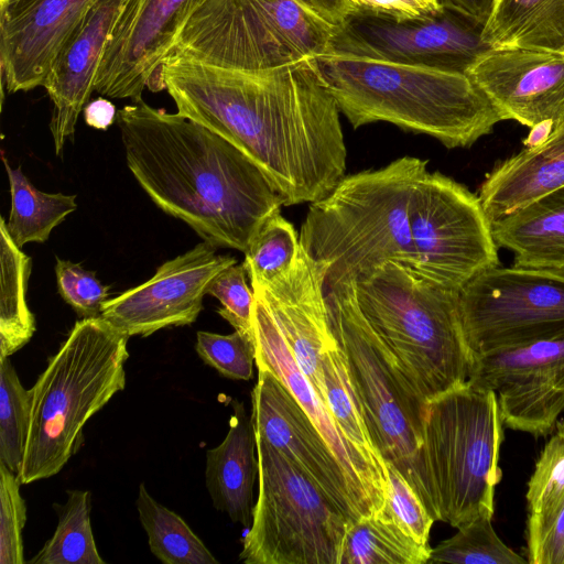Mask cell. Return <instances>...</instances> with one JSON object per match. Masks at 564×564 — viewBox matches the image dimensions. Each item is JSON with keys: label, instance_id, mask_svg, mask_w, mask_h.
I'll use <instances>...</instances> for the list:
<instances>
[{"label": "cell", "instance_id": "6da1fadb", "mask_svg": "<svg viewBox=\"0 0 564 564\" xmlns=\"http://www.w3.org/2000/svg\"><path fill=\"white\" fill-rule=\"evenodd\" d=\"M162 89L177 113L256 163L284 206L323 198L345 176L340 111L314 57L263 72L169 59L159 73Z\"/></svg>", "mask_w": 564, "mask_h": 564}, {"label": "cell", "instance_id": "7a4b0ae2", "mask_svg": "<svg viewBox=\"0 0 564 564\" xmlns=\"http://www.w3.org/2000/svg\"><path fill=\"white\" fill-rule=\"evenodd\" d=\"M116 121L141 188L204 241L245 253L284 206L258 165L204 126L143 100L118 110Z\"/></svg>", "mask_w": 564, "mask_h": 564}, {"label": "cell", "instance_id": "3957f363", "mask_svg": "<svg viewBox=\"0 0 564 564\" xmlns=\"http://www.w3.org/2000/svg\"><path fill=\"white\" fill-rule=\"evenodd\" d=\"M314 59L355 129L388 122L456 149L473 145L503 120L464 74L332 53Z\"/></svg>", "mask_w": 564, "mask_h": 564}, {"label": "cell", "instance_id": "277c9868", "mask_svg": "<svg viewBox=\"0 0 564 564\" xmlns=\"http://www.w3.org/2000/svg\"><path fill=\"white\" fill-rule=\"evenodd\" d=\"M352 282L361 313L423 404L470 380L477 358L464 329L458 290L394 262Z\"/></svg>", "mask_w": 564, "mask_h": 564}, {"label": "cell", "instance_id": "5b68a950", "mask_svg": "<svg viewBox=\"0 0 564 564\" xmlns=\"http://www.w3.org/2000/svg\"><path fill=\"white\" fill-rule=\"evenodd\" d=\"M427 172L426 160L405 155L344 176L311 203L300 246L326 268L325 284L356 280L390 262L414 268L409 208Z\"/></svg>", "mask_w": 564, "mask_h": 564}, {"label": "cell", "instance_id": "8992f818", "mask_svg": "<svg viewBox=\"0 0 564 564\" xmlns=\"http://www.w3.org/2000/svg\"><path fill=\"white\" fill-rule=\"evenodd\" d=\"M503 429L496 393L471 381L425 403L411 486L435 521L494 518Z\"/></svg>", "mask_w": 564, "mask_h": 564}, {"label": "cell", "instance_id": "52a82bcc", "mask_svg": "<svg viewBox=\"0 0 564 564\" xmlns=\"http://www.w3.org/2000/svg\"><path fill=\"white\" fill-rule=\"evenodd\" d=\"M128 339L101 316L75 323L30 389L21 484L56 475L78 452L84 425L124 389Z\"/></svg>", "mask_w": 564, "mask_h": 564}, {"label": "cell", "instance_id": "ba28073f", "mask_svg": "<svg viewBox=\"0 0 564 564\" xmlns=\"http://www.w3.org/2000/svg\"><path fill=\"white\" fill-rule=\"evenodd\" d=\"M335 26L300 0H204L165 61L263 72L328 53Z\"/></svg>", "mask_w": 564, "mask_h": 564}, {"label": "cell", "instance_id": "9c48e42d", "mask_svg": "<svg viewBox=\"0 0 564 564\" xmlns=\"http://www.w3.org/2000/svg\"><path fill=\"white\" fill-rule=\"evenodd\" d=\"M258 498L240 561L341 564L348 524L323 491L256 434Z\"/></svg>", "mask_w": 564, "mask_h": 564}, {"label": "cell", "instance_id": "30bf717a", "mask_svg": "<svg viewBox=\"0 0 564 564\" xmlns=\"http://www.w3.org/2000/svg\"><path fill=\"white\" fill-rule=\"evenodd\" d=\"M330 330L346 358L365 419L386 463L411 485L423 404L395 371L356 300L352 280L325 284Z\"/></svg>", "mask_w": 564, "mask_h": 564}, {"label": "cell", "instance_id": "8fae6325", "mask_svg": "<svg viewBox=\"0 0 564 564\" xmlns=\"http://www.w3.org/2000/svg\"><path fill=\"white\" fill-rule=\"evenodd\" d=\"M415 251L413 270L459 290L484 270L499 265L498 247L478 195L453 178L427 172L409 208Z\"/></svg>", "mask_w": 564, "mask_h": 564}, {"label": "cell", "instance_id": "7c38bea8", "mask_svg": "<svg viewBox=\"0 0 564 564\" xmlns=\"http://www.w3.org/2000/svg\"><path fill=\"white\" fill-rule=\"evenodd\" d=\"M458 296L476 358L564 333V272L497 265L475 275Z\"/></svg>", "mask_w": 564, "mask_h": 564}, {"label": "cell", "instance_id": "4fadbf2b", "mask_svg": "<svg viewBox=\"0 0 564 564\" xmlns=\"http://www.w3.org/2000/svg\"><path fill=\"white\" fill-rule=\"evenodd\" d=\"M484 30L447 1L440 12L411 20L349 12L335 26L328 53L467 75L495 50Z\"/></svg>", "mask_w": 564, "mask_h": 564}, {"label": "cell", "instance_id": "5bb4252c", "mask_svg": "<svg viewBox=\"0 0 564 564\" xmlns=\"http://www.w3.org/2000/svg\"><path fill=\"white\" fill-rule=\"evenodd\" d=\"M469 381L496 393L505 427L552 434L564 411V333L477 356Z\"/></svg>", "mask_w": 564, "mask_h": 564}, {"label": "cell", "instance_id": "9a60e30c", "mask_svg": "<svg viewBox=\"0 0 564 564\" xmlns=\"http://www.w3.org/2000/svg\"><path fill=\"white\" fill-rule=\"evenodd\" d=\"M204 0H128L106 45L95 91L142 100L158 91L160 69L192 13Z\"/></svg>", "mask_w": 564, "mask_h": 564}, {"label": "cell", "instance_id": "2e32d148", "mask_svg": "<svg viewBox=\"0 0 564 564\" xmlns=\"http://www.w3.org/2000/svg\"><path fill=\"white\" fill-rule=\"evenodd\" d=\"M251 392L254 433L294 464L350 520L371 516L336 456L285 386L257 366Z\"/></svg>", "mask_w": 564, "mask_h": 564}, {"label": "cell", "instance_id": "e0dca14e", "mask_svg": "<svg viewBox=\"0 0 564 564\" xmlns=\"http://www.w3.org/2000/svg\"><path fill=\"white\" fill-rule=\"evenodd\" d=\"M217 248L204 241L164 262L147 282L107 300L100 316L129 337L194 323L210 282L237 263L235 257L217 254Z\"/></svg>", "mask_w": 564, "mask_h": 564}, {"label": "cell", "instance_id": "ac0fdd59", "mask_svg": "<svg viewBox=\"0 0 564 564\" xmlns=\"http://www.w3.org/2000/svg\"><path fill=\"white\" fill-rule=\"evenodd\" d=\"M503 120L531 129L525 147L564 121V52L495 48L467 73Z\"/></svg>", "mask_w": 564, "mask_h": 564}, {"label": "cell", "instance_id": "d6986e66", "mask_svg": "<svg viewBox=\"0 0 564 564\" xmlns=\"http://www.w3.org/2000/svg\"><path fill=\"white\" fill-rule=\"evenodd\" d=\"M253 296L256 366L270 370L292 393L326 441L370 514L379 513L387 503L388 478L373 468L343 434L328 406L297 366L268 306L254 291Z\"/></svg>", "mask_w": 564, "mask_h": 564}, {"label": "cell", "instance_id": "ffe728a7", "mask_svg": "<svg viewBox=\"0 0 564 564\" xmlns=\"http://www.w3.org/2000/svg\"><path fill=\"white\" fill-rule=\"evenodd\" d=\"M96 0H0V65L8 93L43 86L59 50Z\"/></svg>", "mask_w": 564, "mask_h": 564}, {"label": "cell", "instance_id": "44dd1931", "mask_svg": "<svg viewBox=\"0 0 564 564\" xmlns=\"http://www.w3.org/2000/svg\"><path fill=\"white\" fill-rule=\"evenodd\" d=\"M325 278L326 268L300 246L289 272L269 284L251 283V289L268 306L297 366L326 403L322 362L334 335L327 316Z\"/></svg>", "mask_w": 564, "mask_h": 564}, {"label": "cell", "instance_id": "7402d4cb", "mask_svg": "<svg viewBox=\"0 0 564 564\" xmlns=\"http://www.w3.org/2000/svg\"><path fill=\"white\" fill-rule=\"evenodd\" d=\"M128 0H96L56 55L43 84L53 104L50 130L56 155L73 138L95 91L106 45Z\"/></svg>", "mask_w": 564, "mask_h": 564}, {"label": "cell", "instance_id": "603a6c76", "mask_svg": "<svg viewBox=\"0 0 564 564\" xmlns=\"http://www.w3.org/2000/svg\"><path fill=\"white\" fill-rule=\"evenodd\" d=\"M564 186V121L541 142L497 163L478 197L489 221Z\"/></svg>", "mask_w": 564, "mask_h": 564}, {"label": "cell", "instance_id": "cb8c5ba5", "mask_svg": "<svg viewBox=\"0 0 564 564\" xmlns=\"http://www.w3.org/2000/svg\"><path fill=\"white\" fill-rule=\"evenodd\" d=\"M256 478L258 457L252 419L243 403L235 400L226 437L206 453L205 479L213 506L232 522L250 528Z\"/></svg>", "mask_w": 564, "mask_h": 564}, {"label": "cell", "instance_id": "d4e9b609", "mask_svg": "<svg viewBox=\"0 0 564 564\" xmlns=\"http://www.w3.org/2000/svg\"><path fill=\"white\" fill-rule=\"evenodd\" d=\"M497 247L513 265L564 272V186L490 223Z\"/></svg>", "mask_w": 564, "mask_h": 564}, {"label": "cell", "instance_id": "484cf974", "mask_svg": "<svg viewBox=\"0 0 564 564\" xmlns=\"http://www.w3.org/2000/svg\"><path fill=\"white\" fill-rule=\"evenodd\" d=\"M484 36L494 48L564 52V0H496Z\"/></svg>", "mask_w": 564, "mask_h": 564}, {"label": "cell", "instance_id": "4316f807", "mask_svg": "<svg viewBox=\"0 0 564 564\" xmlns=\"http://www.w3.org/2000/svg\"><path fill=\"white\" fill-rule=\"evenodd\" d=\"M0 263V358H6L28 344L36 327L26 303L31 259L13 241L2 216Z\"/></svg>", "mask_w": 564, "mask_h": 564}, {"label": "cell", "instance_id": "83f0119b", "mask_svg": "<svg viewBox=\"0 0 564 564\" xmlns=\"http://www.w3.org/2000/svg\"><path fill=\"white\" fill-rule=\"evenodd\" d=\"M431 552L382 509L349 522L341 564H427Z\"/></svg>", "mask_w": 564, "mask_h": 564}, {"label": "cell", "instance_id": "f1b7e54d", "mask_svg": "<svg viewBox=\"0 0 564 564\" xmlns=\"http://www.w3.org/2000/svg\"><path fill=\"white\" fill-rule=\"evenodd\" d=\"M322 367L325 400L334 420L370 465L388 478L386 459L369 432L346 358L335 337L324 354Z\"/></svg>", "mask_w": 564, "mask_h": 564}, {"label": "cell", "instance_id": "f546056e", "mask_svg": "<svg viewBox=\"0 0 564 564\" xmlns=\"http://www.w3.org/2000/svg\"><path fill=\"white\" fill-rule=\"evenodd\" d=\"M11 193V210L7 229L21 248L28 242H44L67 215L76 210V196L37 189L21 167L12 169L4 155Z\"/></svg>", "mask_w": 564, "mask_h": 564}, {"label": "cell", "instance_id": "4dcf8cb0", "mask_svg": "<svg viewBox=\"0 0 564 564\" xmlns=\"http://www.w3.org/2000/svg\"><path fill=\"white\" fill-rule=\"evenodd\" d=\"M137 509L152 554L165 564H218L212 552L174 511L140 484Z\"/></svg>", "mask_w": 564, "mask_h": 564}, {"label": "cell", "instance_id": "1f68e13d", "mask_svg": "<svg viewBox=\"0 0 564 564\" xmlns=\"http://www.w3.org/2000/svg\"><path fill=\"white\" fill-rule=\"evenodd\" d=\"M65 505H54L58 523L52 538L29 562L33 564H105L90 524V492L67 491Z\"/></svg>", "mask_w": 564, "mask_h": 564}, {"label": "cell", "instance_id": "d6a6232c", "mask_svg": "<svg viewBox=\"0 0 564 564\" xmlns=\"http://www.w3.org/2000/svg\"><path fill=\"white\" fill-rule=\"evenodd\" d=\"M427 563L524 564L527 558L497 534L492 517L481 516L457 528V532L432 549Z\"/></svg>", "mask_w": 564, "mask_h": 564}, {"label": "cell", "instance_id": "836d02e7", "mask_svg": "<svg viewBox=\"0 0 564 564\" xmlns=\"http://www.w3.org/2000/svg\"><path fill=\"white\" fill-rule=\"evenodd\" d=\"M299 252V234L278 212L261 227L242 264L250 283L269 284L292 269Z\"/></svg>", "mask_w": 564, "mask_h": 564}, {"label": "cell", "instance_id": "e575fe53", "mask_svg": "<svg viewBox=\"0 0 564 564\" xmlns=\"http://www.w3.org/2000/svg\"><path fill=\"white\" fill-rule=\"evenodd\" d=\"M30 419V390H25L9 360L0 358V462L19 475Z\"/></svg>", "mask_w": 564, "mask_h": 564}, {"label": "cell", "instance_id": "d590c367", "mask_svg": "<svg viewBox=\"0 0 564 564\" xmlns=\"http://www.w3.org/2000/svg\"><path fill=\"white\" fill-rule=\"evenodd\" d=\"M528 518L546 516L564 500V421L558 420L528 481Z\"/></svg>", "mask_w": 564, "mask_h": 564}, {"label": "cell", "instance_id": "8d00e7d4", "mask_svg": "<svg viewBox=\"0 0 564 564\" xmlns=\"http://www.w3.org/2000/svg\"><path fill=\"white\" fill-rule=\"evenodd\" d=\"M196 351L205 364L227 378L247 381L253 376L254 341L238 330L229 335L200 330Z\"/></svg>", "mask_w": 564, "mask_h": 564}, {"label": "cell", "instance_id": "74e56055", "mask_svg": "<svg viewBox=\"0 0 564 564\" xmlns=\"http://www.w3.org/2000/svg\"><path fill=\"white\" fill-rule=\"evenodd\" d=\"M20 478L0 462V564H23L22 530L26 506L20 495Z\"/></svg>", "mask_w": 564, "mask_h": 564}, {"label": "cell", "instance_id": "f35d334b", "mask_svg": "<svg viewBox=\"0 0 564 564\" xmlns=\"http://www.w3.org/2000/svg\"><path fill=\"white\" fill-rule=\"evenodd\" d=\"M388 485L384 510L416 542L429 545L433 517L402 473L387 463Z\"/></svg>", "mask_w": 564, "mask_h": 564}, {"label": "cell", "instance_id": "ab89813d", "mask_svg": "<svg viewBox=\"0 0 564 564\" xmlns=\"http://www.w3.org/2000/svg\"><path fill=\"white\" fill-rule=\"evenodd\" d=\"M243 264H232L219 272L210 282L207 294L221 304L218 311L234 328L253 339V291L247 284Z\"/></svg>", "mask_w": 564, "mask_h": 564}, {"label": "cell", "instance_id": "60d3db41", "mask_svg": "<svg viewBox=\"0 0 564 564\" xmlns=\"http://www.w3.org/2000/svg\"><path fill=\"white\" fill-rule=\"evenodd\" d=\"M57 289L62 299L83 318L101 315L102 304L108 300L109 288L78 263L57 259L55 264Z\"/></svg>", "mask_w": 564, "mask_h": 564}, {"label": "cell", "instance_id": "b9f144b4", "mask_svg": "<svg viewBox=\"0 0 564 564\" xmlns=\"http://www.w3.org/2000/svg\"><path fill=\"white\" fill-rule=\"evenodd\" d=\"M529 564H564V500L544 517L527 520Z\"/></svg>", "mask_w": 564, "mask_h": 564}, {"label": "cell", "instance_id": "7bdbcfd3", "mask_svg": "<svg viewBox=\"0 0 564 564\" xmlns=\"http://www.w3.org/2000/svg\"><path fill=\"white\" fill-rule=\"evenodd\" d=\"M346 2L349 12L371 13L395 20H411L440 12L445 0H346Z\"/></svg>", "mask_w": 564, "mask_h": 564}, {"label": "cell", "instance_id": "ee69618b", "mask_svg": "<svg viewBox=\"0 0 564 564\" xmlns=\"http://www.w3.org/2000/svg\"><path fill=\"white\" fill-rule=\"evenodd\" d=\"M116 106L107 98L90 100L83 110L86 124L98 130H107L117 119Z\"/></svg>", "mask_w": 564, "mask_h": 564}, {"label": "cell", "instance_id": "f6af8a7d", "mask_svg": "<svg viewBox=\"0 0 564 564\" xmlns=\"http://www.w3.org/2000/svg\"><path fill=\"white\" fill-rule=\"evenodd\" d=\"M326 21L334 25L340 24L349 9L346 0H300Z\"/></svg>", "mask_w": 564, "mask_h": 564}, {"label": "cell", "instance_id": "bcb514c9", "mask_svg": "<svg viewBox=\"0 0 564 564\" xmlns=\"http://www.w3.org/2000/svg\"><path fill=\"white\" fill-rule=\"evenodd\" d=\"M486 25L496 0H445Z\"/></svg>", "mask_w": 564, "mask_h": 564}]
</instances>
